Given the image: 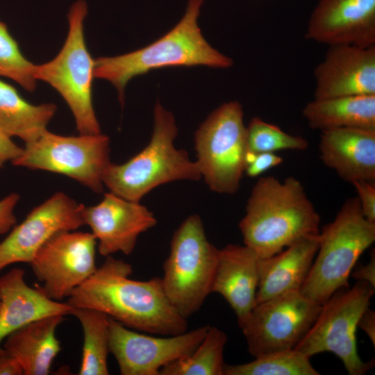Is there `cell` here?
Returning <instances> with one entry per match:
<instances>
[{"label":"cell","mask_w":375,"mask_h":375,"mask_svg":"<svg viewBox=\"0 0 375 375\" xmlns=\"http://www.w3.org/2000/svg\"><path fill=\"white\" fill-rule=\"evenodd\" d=\"M132 266L112 256L68 297L73 308L106 313L124 326L140 331L174 335L187 331L188 321L172 306L161 278H130Z\"/></svg>","instance_id":"cell-1"},{"label":"cell","mask_w":375,"mask_h":375,"mask_svg":"<svg viewBox=\"0 0 375 375\" xmlns=\"http://www.w3.org/2000/svg\"><path fill=\"white\" fill-rule=\"evenodd\" d=\"M320 217L302 183L260 177L239 222L244 245L259 258L272 256L306 236L319 233Z\"/></svg>","instance_id":"cell-2"},{"label":"cell","mask_w":375,"mask_h":375,"mask_svg":"<svg viewBox=\"0 0 375 375\" xmlns=\"http://www.w3.org/2000/svg\"><path fill=\"white\" fill-rule=\"evenodd\" d=\"M203 0H189L184 16L151 44L128 53L94 59V76L110 82L122 105L128 82L151 70L173 66L228 68L233 60L212 47L197 24Z\"/></svg>","instance_id":"cell-3"},{"label":"cell","mask_w":375,"mask_h":375,"mask_svg":"<svg viewBox=\"0 0 375 375\" xmlns=\"http://www.w3.org/2000/svg\"><path fill=\"white\" fill-rule=\"evenodd\" d=\"M178 128L172 113L159 103L153 109V128L149 144L122 164L110 163L103 183L110 192L140 202L156 187L181 181H198L201 176L195 161L174 147Z\"/></svg>","instance_id":"cell-4"},{"label":"cell","mask_w":375,"mask_h":375,"mask_svg":"<svg viewBox=\"0 0 375 375\" xmlns=\"http://www.w3.org/2000/svg\"><path fill=\"white\" fill-rule=\"evenodd\" d=\"M319 235L316 256L299 291L322 305L335 292L349 287L357 260L375 241V223L365 218L358 198L351 197Z\"/></svg>","instance_id":"cell-5"},{"label":"cell","mask_w":375,"mask_h":375,"mask_svg":"<svg viewBox=\"0 0 375 375\" xmlns=\"http://www.w3.org/2000/svg\"><path fill=\"white\" fill-rule=\"evenodd\" d=\"M218 254L198 215L188 217L174 233L161 281L169 301L185 319L199 311L212 293Z\"/></svg>","instance_id":"cell-6"},{"label":"cell","mask_w":375,"mask_h":375,"mask_svg":"<svg viewBox=\"0 0 375 375\" xmlns=\"http://www.w3.org/2000/svg\"><path fill=\"white\" fill-rule=\"evenodd\" d=\"M88 13L85 0L71 6L65 43L51 60L35 65L33 76L52 86L67 103L79 134H98L100 125L92 103L94 59L85 41L83 21Z\"/></svg>","instance_id":"cell-7"},{"label":"cell","mask_w":375,"mask_h":375,"mask_svg":"<svg viewBox=\"0 0 375 375\" xmlns=\"http://www.w3.org/2000/svg\"><path fill=\"white\" fill-rule=\"evenodd\" d=\"M201 176L208 188L220 194H234L244 173L247 126L241 104L229 101L215 109L194 135Z\"/></svg>","instance_id":"cell-8"},{"label":"cell","mask_w":375,"mask_h":375,"mask_svg":"<svg viewBox=\"0 0 375 375\" xmlns=\"http://www.w3.org/2000/svg\"><path fill=\"white\" fill-rule=\"evenodd\" d=\"M375 288L357 281L335 292L324 303L310 328L294 349L311 358L323 352L334 353L349 375H363L374 360L364 362L356 344L358 322L369 308Z\"/></svg>","instance_id":"cell-9"},{"label":"cell","mask_w":375,"mask_h":375,"mask_svg":"<svg viewBox=\"0 0 375 375\" xmlns=\"http://www.w3.org/2000/svg\"><path fill=\"white\" fill-rule=\"evenodd\" d=\"M110 138L102 134L57 135L45 130L25 144L11 163L68 176L97 194L103 190V176L110 161Z\"/></svg>","instance_id":"cell-10"},{"label":"cell","mask_w":375,"mask_h":375,"mask_svg":"<svg viewBox=\"0 0 375 375\" xmlns=\"http://www.w3.org/2000/svg\"><path fill=\"white\" fill-rule=\"evenodd\" d=\"M322 305L299 290L256 303L239 326L255 358L294 349L315 322Z\"/></svg>","instance_id":"cell-11"},{"label":"cell","mask_w":375,"mask_h":375,"mask_svg":"<svg viewBox=\"0 0 375 375\" xmlns=\"http://www.w3.org/2000/svg\"><path fill=\"white\" fill-rule=\"evenodd\" d=\"M96 244L92 233L65 231L38 250L30 264L49 298L60 301L69 297L94 273Z\"/></svg>","instance_id":"cell-12"},{"label":"cell","mask_w":375,"mask_h":375,"mask_svg":"<svg viewBox=\"0 0 375 375\" xmlns=\"http://www.w3.org/2000/svg\"><path fill=\"white\" fill-rule=\"evenodd\" d=\"M209 327L159 338L132 331L109 317V349L122 375H159L163 367L190 354Z\"/></svg>","instance_id":"cell-13"},{"label":"cell","mask_w":375,"mask_h":375,"mask_svg":"<svg viewBox=\"0 0 375 375\" xmlns=\"http://www.w3.org/2000/svg\"><path fill=\"white\" fill-rule=\"evenodd\" d=\"M85 206L63 192H56L35 207L0 242V272L17 263H30L38 250L53 235L85 225Z\"/></svg>","instance_id":"cell-14"},{"label":"cell","mask_w":375,"mask_h":375,"mask_svg":"<svg viewBox=\"0 0 375 375\" xmlns=\"http://www.w3.org/2000/svg\"><path fill=\"white\" fill-rule=\"evenodd\" d=\"M83 218L104 257L117 252L130 255L139 235L157 224L155 215L146 206L111 192L104 194L97 205L85 206Z\"/></svg>","instance_id":"cell-15"},{"label":"cell","mask_w":375,"mask_h":375,"mask_svg":"<svg viewBox=\"0 0 375 375\" xmlns=\"http://www.w3.org/2000/svg\"><path fill=\"white\" fill-rule=\"evenodd\" d=\"M314 78L316 99L375 94V46H329Z\"/></svg>","instance_id":"cell-16"},{"label":"cell","mask_w":375,"mask_h":375,"mask_svg":"<svg viewBox=\"0 0 375 375\" xmlns=\"http://www.w3.org/2000/svg\"><path fill=\"white\" fill-rule=\"evenodd\" d=\"M306 38L328 46H375V0H319Z\"/></svg>","instance_id":"cell-17"},{"label":"cell","mask_w":375,"mask_h":375,"mask_svg":"<svg viewBox=\"0 0 375 375\" xmlns=\"http://www.w3.org/2000/svg\"><path fill=\"white\" fill-rule=\"evenodd\" d=\"M25 272L15 267L0 277V353L3 342L25 324L51 315H70L73 307L49 298L41 286H28Z\"/></svg>","instance_id":"cell-18"},{"label":"cell","mask_w":375,"mask_h":375,"mask_svg":"<svg viewBox=\"0 0 375 375\" xmlns=\"http://www.w3.org/2000/svg\"><path fill=\"white\" fill-rule=\"evenodd\" d=\"M260 258L244 244H229L219 249L211 292L220 294L228 302L238 325L256 304Z\"/></svg>","instance_id":"cell-19"},{"label":"cell","mask_w":375,"mask_h":375,"mask_svg":"<svg viewBox=\"0 0 375 375\" xmlns=\"http://www.w3.org/2000/svg\"><path fill=\"white\" fill-rule=\"evenodd\" d=\"M322 162L344 181H375V131L340 128L321 131Z\"/></svg>","instance_id":"cell-20"},{"label":"cell","mask_w":375,"mask_h":375,"mask_svg":"<svg viewBox=\"0 0 375 375\" xmlns=\"http://www.w3.org/2000/svg\"><path fill=\"white\" fill-rule=\"evenodd\" d=\"M319 233L302 238L272 256L260 258L256 303L300 290L316 256Z\"/></svg>","instance_id":"cell-21"},{"label":"cell","mask_w":375,"mask_h":375,"mask_svg":"<svg viewBox=\"0 0 375 375\" xmlns=\"http://www.w3.org/2000/svg\"><path fill=\"white\" fill-rule=\"evenodd\" d=\"M64 317L51 315L35 319L4 340L3 347L17 359L24 374H49L55 358L61 350L55 333Z\"/></svg>","instance_id":"cell-22"},{"label":"cell","mask_w":375,"mask_h":375,"mask_svg":"<svg viewBox=\"0 0 375 375\" xmlns=\"http://www.w3.org/2000/svg\"><path fill=\"white\" fill-rule=\"evenodd\" d=\"M302 113L310 128L320 131L340 128L375 131V94L313 99Z\"/></svg>","instance_id":"cell-23"},{"label":"cell","mask_w":375,"mask_h":375,"mask_svg":"<svg viewBox=\"0 0 375 375\" xmlns=\"http://www.w3.org/2000/svg\"><path fill=\"white\" fill-rule=\"evenodd\" d=\"M51 103L32 104L12 85L0 80V131L17 137L25 144L36 140L56 112Z\"/></svg>","instance_id":"cell-24"},{"label":"cell","mask_w":375,"mask_h":375,"mask_svg":"<svg viewBox=\"0 0 375 375\" xmlns=\"http://www.w3.org/2000/svg\"><path fill=\"white\" fill-rule=\"evenodd\" d=\"M70 315L79 321L83 331V346L80 375H108L109 317L88 308H73Z\"/></svg>","instance_id":"cell-25"},{"label":"cell","mask_w":375,"mask_h":375,"mask_svg":"<svg viewBox=\"0 0 375 375\" xmlns=\"http://www.w3.org/2000/svg\"><path fill=\"white\" fill-rule=\"evenodd\" d=\"M227 340L225 332L210 326L190 354L163 367L159 375H224V351Z\"/></svg>","instance_id":"cell-26"},{"label":"cell","mask_w":375,"mask_h":375,"mask_svg":"<svg viewBox=\"0 0 375 375\" xmlns=\"http://www.w3.org/2000/svg\"><path fill=\"white\" fill-rule=\"evenodd\" d=\"M310 359L294 349L274 352L244 364H225L224 375H319Z\"/></svg>","instance_id":"cell-27"},{"label":"cell","mask_w":375,"mask_h":375,"mask_svg":"<svg viewBox=\"0 0 375 375\" xmlns=\"http://www.w3.org/2000/svg\"><path fill=\"white\" fill-rule=\"evenodd\" d=\"M247 143L251 153L274 152L281 150L303 151L308 142L301 136L283 131L278 126L260 117L251 119L247 126Z\"/></svg>","instance_id":"cell-28"},{"label":"cell","mask_w":375,"mask_h":375,"mask_svg":"<svg viewBox=\"0 0 375 375\" xmlns=\"http://www.w3.org/2000/svg\"><path fill=\"white\" fill-rule=\"evenodd\" d=\"M34 65L23 56L6 24L0 21V76L11 78L33 92L37 82L33 76Z\"/></svg>","instance_id":"cell-29"},{"label":"cell","mask_w":375,"mask_h":375,"mask_svg":"<svg viewBox=\"0 0 375 375\" xmlns=\"http://www.w3.org/2000/svg\"><path fill=\"white\" fill-rule=\"evenodd\" d=\"M282 162L283 158L274 152L255 153L248 151L244 172L249 177H258Z\"/></svg>","instance_id":"cell-30"},{"label":"cell","mask_w":375,"mask_h":375,"mask_svg":"<svg viewBox=\"0 0 375 375\" xmlns=\"http://www.w3.org/2000/svg\"><path fill=\"white\" fill-rule=\"evenodd\" d=\"M357 192L361 210L367 219L375 223V184L374 181H356L351 183Z\"/></svg>","instance_id":"cell-31"},{"label":"cell","mask_w":375,"mask_h":375,"mask_svg":"<svg viewBox=\"0 0 375 375\" xmlns=\"http://www.w3.org/2000/svg\"><path fill=\"white\" fill-rule=\"evenodd\" d=\"M19 199V195L12 192L0 200V235L9 232L15 225L14 210Z\"/></svg>","instance_id":"cell-32"},{"label":"cell","mask_w":375,"mask_h":375,"mask_svg":"<svg viewBox=\"0 0 375 375\" xmlns=\"http://www.w3.org/2000/svg\"><path fill=\"white\" fill-rule=\"evenodd\" d=\"M23 148L17 145L11 137L0 131V168L8 162H12L22 153Z\"/></svg>","instance_id":"cell-33"},{"label":"cell","mask_w":375,"mask_h":375,"mask_svg":"<svg viewBox=\"0 0 375 375\" xmlns=\"http://www.w3.org/2000/svg\"><path fill=\"white\" fill-rule=\"evenodd\" d=\"M22 374H24V372L19 362L4 349V351L0 353V375Z\"/></svg>","instance_id":"cell-34"},{"label":"cell","mask_w":375,"mask_h":375,"mask_svg":"<svg viewBox=\"0 0 375 375\" xmlns=\"http://www.w3.org/2000/svg\"><path fill=\"white\" fill-rule=\"evenodd\" d=\"M352 276L357 281H363L375 288V255L374 251L371 255L369 261L362 265L352 273Z\"/></svg>","instance_id":"cell-35"},{"label":"cell","mask_w":375,"mask_h":375,"mask_svg":"<svg viewBox=\"0 0 375 375\" xmlns=\"http://www.w3.org/2000/svg\"><path fill=\"white\" fill-rule=\"evenodd\" d=\"M358 328H361L368 336L372 344L375 345V312L369 308L362 313L358 322Z\"/></svg>","instance_id":"cell-36"},{"label":"cell","mask_w":375,"mask_h":375,"mask_svg":"<svg viewBox=\"0 0 375 375\" xmlns=\"http://www.w3.org/2000/svg\"><path fill=\"white\" fill-rule=\"evenodd\" d=\"M0 306H1V301H0Z\"/></svg>","instance_id":"cell-37"}]
</instances>
